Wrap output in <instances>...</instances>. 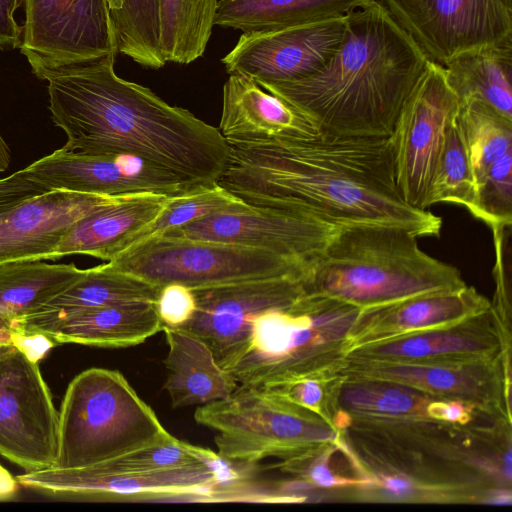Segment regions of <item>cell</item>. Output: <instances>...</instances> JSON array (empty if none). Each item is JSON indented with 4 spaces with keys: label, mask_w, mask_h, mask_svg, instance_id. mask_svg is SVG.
<instances>
[{
    "label": "cell",
    "mask_w": 512,
    "mask_h": 512,
    "mask_svg": "<svg viewBox=\"0 0 512 512\" xmlns=\"http://www.w3.org/2000/svg\"><path fill=\"white\" fill-rule=\"evenodd\" d=\"M229 146V160L217 183L249 205L308 214L340 228L384 225L416 237L441 232V217L401 197L389 136L319 134Z\"/></svg>",
    "instance_id": "1"
},
{
    "label": "cell",
    "mask_w": 512,
    "mask_h": 512,
    "mask_svg": "<svg viewBox=\"0 0 512 512\" xmlns=\"http://www.w3.org/2000/svg\"><path fill=\"white\" fill-rule=\"evenodd\" d=\"M116 55L41 70L54 124L65 149L85 154L130 153L204 183H217L230 146L190 111L171 106L149 88L120 78Z\"/></svg>",
    "instance_id": "2"
},
{
    "label": "cell",
    "mask_w": 512,
    "mask_h": 512,
    "mask_svg": "<svg viewBox=\"0 0 512 512\" xmlns=\"http://www.w3.org/2000/svg\"><path fill=\"white\" fill-rule=\"evenodd\" d=\"M345 17L343 41L322 68L259 85L307 115L320 134L389 136L429 60L382 2L358 6Z\"/></svg>",
    "instance_id": "3"
},
{
    "label": "cell",
    "mask_w": 512,
    "mask_h": 512,
    "mask_svg": "<svg viewBox=\"0 0 512 512\" xmlns=\"http://www.w3.org/2000/svg\"><path fill=\"white\" fill-rule=\"evenodd\" d=\"M466 285L456 267L425 253L408 230L355 225L336 234L307 291L368 309Z\"/></svg>",
    "instance_id": "4"
},
{
    "label": "cell",
    "mask_w": 512,
    "mask_h": 512,
    "mask_svg": "<svg viewBox=\"0 0 512 512\" xmlns=\"http://www.w3.org/2000/svg\"><path fill=\"white\" fill-rule=\"evenodd\" d=\"M360 310L306 291L255 318L248 349L230 373L238 385L263 388L340 374L347 334Z\"/></svg>",
    "instance_id": "5"
},
{
    "label": "cell",
    "mask_w": 512,
    "mask_h": 512,
    "mask_svg": "<svg viewBox=\"0 0 512 512\" xmlns=\"http://www.w3.org/2000/svg\"><path fill=\"white\" fill-rule=\"evenodd\" d=\"M169 435L119 371L89 368L72 379L62 399L53 467L96 465Z\"/></svg>",
    "instance_id": "6"
},
{
    "label": "cell",
    "mask_w": 512,
    "mask_h": 512,
    "mask_svg": "<svg viewBox=\"0 0 512 512\" xmlns=\"http://www.w3.org/2000/svg\"><path fill=\"white\" fill-rule=\"evenodd\" d=\"M194 418L216 432L214 441L222 459L244 464L296 457L336 441L343 433L273 390L247 385H238L225 399L201 405Z\"/></svg>",
    "instance_id": "7"
},
{
    "label": "cell",
    "mask_w": 512,
    "mask_h": 512,
    "mask_svg": "<svg viewBox=\"0 0 512 512\" xmlns=\"http://www.w3.org/2000/svg\"><path fill=\"white\" fill-rule=\"evenodd\" d=\"M108 264L160 287L178 283L190 289L280 277L309 282L315 270L263 249L164 235L136 243Z\"/></svg>",
    "instance_id": "8"
},
{
    "label": "cell",
    "mask_w": 512,
    "mask_h": 512,
    "mask_svg": "<svg viewBox=\"0 0 512 512\" xmlns=\"http://www.w3.org/2000/svg\"><path fill=\"white\" fill-rule=\"evenodd\" d=\"M18 483L31 490L61 498L97 501L174 500L229 501L220 490L228 480L239 476L228 461L149 474L111 472L99 465L80 468L49 467L16 476Z\"/></svg>",
    "instance_id": "9"
},
{
    "label": "cell",
    "mask_w": 512,
    "mask_h": 512,
    "mask_svg": "<svg viewBox=\"0 0 512 512\" xmlns=\"http://www.w3.org/2000/svg\"><path fill=\"white\" fill-rule=\"evenodd\" d=\"M458 108L444 67L428 61L389 135L397 188L414 208L426 210L431 178Z\"/></svg>",
    "instance_id": "10"
},
{
    "label": "cell",
    "mask_w": 512,
    "mask_h": 512,
    "mask_svg": "<svg viewBox=\"0 0 512 512\" xmlns=\"http://www.w3.org/2000/svg\"><path fill=\"white\" fill-rule=\"evenodd\" d=\"M58 411L37 363L14 346L0 349V454L31 472L53 467Z\"/></svg>",
    "instance_id": "11"
},
{
    "label": "cell",
    "mask_w": 512,
    "mask_h": 512,
    "mask_svg": "<svg viewBox=\"0 0 512 512\" xmlns=\"http://www.w3.org/2000/svg\"><path fill=\"white\" fill-rule=\"evenodd\" d=\"M19 49L32 73L117 55L106 0H23Z\"/></svg>",
    "instance_id": "12"
},
{
    "label": "cell",
    "mask_w": 512,
    "mask_h": 512,
    "mask_svg": "<svg viewBox=\"0 0 512 512\" xmlns=\"http://www.w3.org/2000/svg\"><path fill=\"white\" fill-rule=\"evenodd\" d=\"M307 284L280 277L194 288L195 312L180 328L204 342L218 365L230 372L248 349L255 318L294 302L306 293Z\"/></svg>",
    "instance_id": "13"
},
{
    "label": "cell",
    "mask_w": 512,
    "mask_h": 512,
    "mask_svg": "<svg viewBox=\"0 0 512 512\" xmlns=\"http://www.w3.org/2000/svg\"><path fill=\"white\" fill-rule=\"evenodd\" d=\"M340 229L308 214L246 203L158 235L263 249L316 268Z\"/></svg>",
    "instance_id": "14"
},
{
    "label": "cell",
    "mask_w": 512,
    "mask_h": 512,
    "mask_svg": "<svg viewBox=\"0 0 512 512\" xmlns=\"http://www.w3.org/2000/svg\"><path fill=\"white\" fill-rule=\"evenodd\" d=\"M25 171L48 191L106 196L150 193L174 197L211 185L134 154H85L64 147L33 162Z\"/></svg>",
    "instance_id": "15"
},
{
    "label": "cell",
    "mask_w": 512,
    "mask_h": 512,
    "mask_svg": "<svg viewBox=\"0 0 512 512\" xmlns=\"http://www.w3.org/2000/svg\"><path fill=\"white\" fill-rule=\"evenodd\" d=\"M426 58L444 66L456 55L512 41V7L501 0H383Z\"/></svg>",
    "instance_id": "16"
},
{
    "label": "cell",
    "mask_w": 512,
    "mask_h": 512,
    "mask_svg": "<svg viewBox=\"0 0 512 512\" xmlns=\"http://www.w3.org/2000/svg\"><path fill=\"white\" fill-rule=\"evenodd\" d=\"M344 379L402 384L431 396L459 400L480 412L511 421L510 355L471 362H406L347 358Z\"/></svg>",
    "instance_id": "17"
},
{
    "label": "cell",
    "mask_w": 512,
    "mask_h": 512,
    "mask_svg": "<svg viewBox=\"0 0 512 512\" xmlns=\"http://www.w3.org/2000/svg\"><path fill=\"white\" fill-rule=\"evenodd\" d=\"M345 30L346 17L341 16L245 32L221 61L229 75H245L258 84L297 80L333 57Z\"/></svg>",
    "instance_id": "18"
},
{
    "label": "cell",
    "mask_w": 512,
    "mask_h": 512,
    "mask_svg": "<svg viewBox=\"0 0 512 512\" xmlns=\"http://www.w3.org/2000/svg\"><path fill=\"white\" fill-rule=\"evenodd\" d=\"M510 331L492 308L457 324L351 350L347 358L406 362H471L510 355Z\"/></svg>",
    "instance_id": "19"
},
{
    "label": "cell",
    "mask_w": 512,
    "mask_h": 512,
    "mask_svg": "<svg viewBox=\"0 0 512 512\" xmlns=\"http://www.w3.org/2000/svg\"><path fill=\"white\" fill-rule=\"evenodd\" d=\"M122 197L52 190L26 201L0 221V264L51 260L73 224Z\"/></svg>",
    "instance_id": "20"
},
{
    "label": "cell",
    "mask_w": 512,
    "mask_h": 512,
    "mask_svg": "<svg viewBox=\"0 0 512 512\" xmlns=\"http://www.w3.org/2000/svg\"><path fill=\"white\" fill-rule=\"evenodd\" d=\"M491 308L474 287L410 297L361 309L346 338L347 354L358 347L457 324Z\"/></svg>",
    "instance_id": "21"
},
{
    "label": "cell",
    "mask_w": 512,
    "mask_h": 512,
    "mask_svg": "<svg viewBox=\"0 0 512 512\" xmlns=\"http://www.w3.org/2000/svg\"><path fill=\"white\" fill-rule=\"evenodd\" d=\"M218 130L229 145L301 140L320 134L307 115L240 74L229 75L223 86Z\"/></svg>",
    "instance_id": "22"
},
{
    "label": "cell",
    "mask_w": 512,
    "mask_h": 512,
    "mask_svg": "<svg viewBox=\"0 0 512 512\" xmlns=\"http://www.w3.org/2000/svg\"><path fill=\"white\" fill-rule=\"evenodd\" d=\"M170 198L150 193L126 195L94 210L71 226L51 260L83 254L110 261L163 211Z\"/></svg>",
    "instance_id": "23"
},
{
    "label": "cell",
    "mask_w": 512,
    "mask_h": 512,
    "mask_svg": "<svg viewBox=\"0 0 512 512\" xmlns=\"http://www.w3.org/2000/svg\"><path fill=\"white\" fill-rule=\"evenodd\" d=\"M167 355L164 388L173 408L205 405L229 397L237 388L233 375L221 368L209 347L181 328L163 327Z\"/></svg>",
    "instance_id": "24"
},
{
    "label": "cell",
    "mask_w": 512,
    "mask_h": 512,
    "mask_svg": "<svg viewBox=\"0 0 512 512\" xmlns=\"http://www.w3.org/2000/svg\"><path fill=\"white\" fill-rule=\"evenodd\" d=\"M163 327L155 303L132 302L87 310L31 331L44 332L58 344L123 348L143 343Z\"/></svg>",
    "instance_id": "25"
},
{
    "label": "cell",
    "mask_w": 512,
    "mask_h": 512,
    "mask_svg": "<svg viewBox=\"0 0 512 512\" xmlns=\"http://www.w3.org/2000/svg\"><path fill=\"white\" fill-rule=\"evenodd\" d=\"M162 287L112 268L108 263L90 269L64 292L34 313L13 320V325L31 331L75 314L110 305L155 303Z\"/></svg>",
    "instance_id": "26"
},
{
    "label": "cell",
    "mask_w": 512,
    "mask_h": 512,
    "mask_svg": "<svg viewBox=\"0 0 512 512\" xmlns=\"http://www.w3.org/2000/svg\"><path fill=\"white\" fill-rule=\"evenodd\" d=\"M443 67L459 103L478 99L512 120V41L464 51Z\"/></svg>",
    "instance_id": "27"
},
{
    "label": "cell",
    "mask_w": 512,
    "mask_h": 512,
    "mask_svg": "<svg viewBox=\"0 0 512 512\" xmlns=\"http://www.w3.org/2000/svg\"><path fill=\"white\" fill-rule=\"evenodd\" d=\"M373 0H218L214 25L245 32L345 16Z\"/></svg>",
    "instance_id": "28"
},
{
    "label": "cell",
    "mask_w": 512,
    "mask_h": 512,
    "mask_svg": "<svg viewBox=\"0 0 512 512\" xmlns=\"http://www.w3.org/2000/svg\"><path fill=\"white\" fill-rule=\"evenodd\" d=\"M85 272L74 263L48 264L36 260L0 264V316L13 321L34 313Z\"/></svg>",
    "instance_id": "29"
},
{
    "label": "cell",
    "mask_w": 512,
    "mask_h": 512,
    "mask_svg": "<svg viewBox=\"0 0 512 512\" xmlns=\"http://www.w3.org/2000/svg\"><path fill=\"white\" fill-rule=\"evenodd\" d=\"M218 0H158L160 44L166 62L190 64L207 47Z\"/></svg>",
    "instance_id": "30"
},
{
    "label": "cell",
    "mask_w": 512,
    "mask_h": 512,
    "mask_svg": "<svg viewBox=\"0 0 512 512\" xmlns=\"http://www.w3.org/2000/svg\"><path fill=\"white\" fill-rule=\"evenodd\" d=\"M435 398L394 382L343 378L338 404L350 415L431 420L427 407Z\"/></svg>",
    "instance_id": "31"
},
{
    "label": "cell",
    "mask_w": 512,
    "mask_h": 512,
    "mask_svg": "<svg viewBox=\"0 0 512 512\" xmlns=\"http://www.w3.org/2000/svg\"><path fill=\"white\" fill-rule=\"evenodd\" d=\"M117 52L144 68L167 63L160 44L158 0H106Z\"/></svg>",
    "instance_id": "32"
},
{
    "label": "cell",
    "mask_w": 512,
    "mask_h": 512,
    "mask_svg": "<svg viewBox=\"0 0 512 512\" xmlns=\"http://www.w3.org/2000/svg\"><path fill=\"white\" fill-rule=\"evenodd\" d=\"M455 123L477 186L493 163L512 151V120L481 100L469 99L459 103Z\"/></svg>",
    "instance_id": "33"
},
{
    "label": "cell",
    "mask_w": 512,
    "mask_h": 512,
    "mask_svg": "<svg viewBox=\"0 0 512 512\" xmlns=\"http://www.w3.org/2000/svg\"><path fill=\"white\" fill-rule=\"evenodd\" d=\"M437 203L462 206L478 219L476 181L455 119L447 129L431 178L425 207L427 209Z\"/></svg>",
    "instance_id": "34"
},
{
    "label": "cell",
    "mask_w": 512,
    "mask_h": 512,
    "mask_svg": "<svg viewBox=\"0 0 512 512\" xmlns=\"http://www.w3.org/2000/svg\"><path fill=\"white\" fill-rule=\"evenodd\" d=\"M218 453L181 441L171 434L155 443L120 457L96 464L105 470L149 474L219 462Z\"/></svg>",
    "instance_id": "35"
},
{
    "label": "cell",
    "mask_w": 512,
    "mask_h": 512,
    "mask_svg": "<svg viewBox=\"0 0 512 512\" xmlns=\"http://www.w3.org/2000/svg\"><path fill=\"white\" fill-rule=\"evenodd\" d=\"M245 204L244 201L218 183L171 197L163 211L150 224L139 230L129 240L125 249L148 237L181 227L210 214L241 207Z\"/></svg>",
    "instance_id": "36"
},
{
    "label": "cell",
    "mask_w": 512,
    "mask_h": 512,
    "mask_svg": "<svg viewBox=\"0 0 512 512\" xmlns=\"http://www.w3.org/2000/svg\"><path fill=\"white\" fill-rule=\"evenodd\" d=\"M478 220L490 229L512 224V151L489 168L477 184Z\"/></svg>",
    "instance_id": "37"
},
{
    "label": "cell",
    "mask_w": 512,
    "mask_h": 512,
    "mask_svg": "<svg viewBox=\"0 0 512 512\" xmlns=\"http://www.w3.org/2000/svg\"><path fill=\"white\" fill-rule=\"evenodd\" d=\"M343 376L330 374L303 378L282 386L267 388L289 401L319 415L333 425V418L339 410L338 396Z\"/></svg>",
    "instance_id": "38"
},
{
    "label": "cell",
    "mask_w": 512,
    "mask_h": 512,
    "mask_svg": "<svg viewBox=\"0 0 512 512\" xmlns=\"http://www.w3.org/2000/svg\"><path fill=\"white\" fill-rule=\"evenodd\" d=\"M155 307L164 327L180 328L192 318L196 300L192 289L171 283L162 286Z\"/></svg>",
    "instance_id": "39"
},
{
    "label": "cell",
    "mask_w": 512,
    "mask_h": 512,
    "mask_svg": "<svg viewBox=\"0 0 512 512\" xmlns=\"http://www.w3.org/2000/svg\"><path fill=\"white\" fill-rule=\"evenodd\" d=\"M49 192L26 174L25 169L0 179V221L26 201Z\"/></svg>",
    "instance_id": "40"
},
{
    "label": "cell",
    "mask_w": 512,
    "mask_h": 512,
    "mask_svg": "<svg viewBox=\"0 0 512 512\" xmlns=\"http://www.w3.org/2000/svg\"><path fill=\"white\" fill-rule=\"evenodd\" d=\"M427 414L431 420L457 426H468L475 418L489 416L466 402L442 398H435L429 403Z\"/></svg>",
    "instance_id": "41"
},
{
    "label": "cell",
    "mask_w": 512,
    "mask_h": 512,
    "mask_svg": "<svg viewBox=\"0 0 512 512\" xmlns=\"http://www.w3.org/2000/svg\"><path fill=\"white\" fill-rule=\"evenodd\" d=\"M13 323V322H12ZM12 337V346L16 347L31 362H39L49 351L59 345L52 337L41 331H25L16 326Z\"/></svg>",
    "instance_id": "42"
},
{
    "label": "cell",
    "mask_w": 512,
    "mask_h": 512,
    "mask_svg": "<svg viewBox=\"0 0 512 512\" xmlns=\"http://www.w3.org/2000/svg\"><path fill=\"white\" fill-rule=\"evenodd\" d=\"M23 0H0V50L19 48L22 26L15 20V13Z\"/></svg>",
    "instance_id": "43"
},
{
    "label": "cell",
    "mask_w": 512,
    "mask_h": 512,
    "mask_svg": "<svg viewBox=\"0 0 512 512\" xmlns=\"http://www.w3.org/2000/svg\"><path fill=\"white\" fill-rule=\"evenodd\" d=\"M19 483L16 477L0 464V501H8L17 495Z\"/></svg>",
    "instance_id": "44"
},
{
    "label": "cell",
    "mask_w": 512,
    "mask_h": 512,
    "mask_svg": "<svg viewBox=\"0 0 512 512\" xmlns=\"http://www.w3.org/2000/svg\"><path fill=\"white\" fill-rule=\"evenodd\" d=\"M15 327L12 320L0 316V349L6 346H12V337Z\"/></svg>",
    "instance_id": "45"
},
{
    "label": "cell",
    "mask_w": 512,
    "mask_h": 512,
    "mask_svg": "<svg viewBox=\"0 0 512 512\" xmlns=\"http://www.w3.org/2000/svg\"><path fill=\"white\" fill-rule=\"evenodd\" d=\"M10 164V151L8 145L5 143L0 135V172L5 171Z\"/></svg>",
    "instance_id": "46"
},
{
    "label": "cell",
    "mask_w": 512,
    "mask_h": 512,
    "mask_svg": "<svg viewBox=\"0 0 512 512\" xmlns=\"http://www.w3.org/2000/svg\"><path fill=\"white\" fill-rule=\"evenodd\" d=\"M504 4H506L509 7H512L511 0H501Z\"/></svg>",
    "instance_id": "47"
}]
</instances>
